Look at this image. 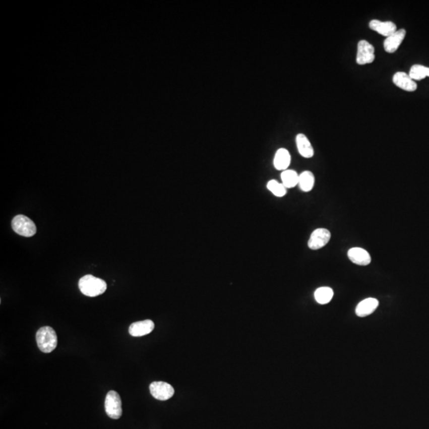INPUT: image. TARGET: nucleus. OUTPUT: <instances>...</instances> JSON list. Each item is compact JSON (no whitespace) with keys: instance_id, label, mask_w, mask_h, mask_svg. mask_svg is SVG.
Masks as SVG:
<instances>
[{"instance_id":"obj_1","label":"nucleus","mask_w":429,"mask_h":429,"mask_svg":"<svg viewBox=\"0 0 429 429\" xmlns=\"http://www.w3.org/2000/svg\"><path fill=\"white\" fill-rule=\"evenodd\" d=\"M79 289L85 296L95 297L105 292L107 283L99 277L88 274L80 279Z\"/></svg>"},{"instance_id":"obj_2","label":"nucleus","mask_w":429,"mask_h":429,"mask_svg":"<svg viewBox=\"0 0 429 429\" xmlns=\"http://www.w3.org/2000/svg\"><path fill=\"white\" fill-rule=\"evenodd\" d=\"M38 347L41 352L50 353L57 346L56 332L51 327H42L36 334Z\"/></svg>"},{"instance_id":"obj_3","label":"nucleus","mask_w":429,"mask_h":429,"mask_svg":"<svg viewBox=\"0 0 429 429\" xmlns=\"http://www.w3.org/2000/svg\"><path fill=\"white\" fill-rule=\"evenodd\" d=\"M12 228L15 233L24 237H31L37 232L35 223L27 216L18 215L14 218Z\"/></svg>"},{"instance_id":"obj_4","label":"nucleus","mask_w":429,"mask_h":429,"mask_svg":"<svg viewBox=\"0 0 429 429\" xmlns=\"http://www.w3.org/2000/svg\"><path fill=\"white\" fill-rule=\"evenodd\" d=\"M105 411L107 416L111 419H119L122 416V401L120 398L119 394L117 392H108L106 396L105 399Z\"/></svg>"},{"instance_id":"obj_5","label":"nucleus","mask_w":429,"mask_h":429,"mask_svg":"<svg viewBox=\"0 0 429 429\" xmlns=\"http://www.w3.org/2000/svg\"><path fill=\"white\" fill-rule=\"evenodd\" d=\"M375 47L369 41L361 40L358 41L357 49L356 62L360 66L371 64L375 59Z\"/></svg>"},{"instance_id":"obj_6","label":"nucleus","mask_w":429,"mask_h":429,"mask_svg":"<svg viewBox=\"0 0 429 429\" xmlns=\"http://www.w3.org/2000/svg\"><path fill=\"white\" fill-rule=\"evenodd\" d=\"M150 394L159 401L170 399L174 394V389L169 383L164 382H154L150 386Z\"/></svg>"},{"instance_id":"obj_7","label":"nucleus","mask_w":429,"mask_h":429,"mask_svg":"<svg viewBox=\"0 0 429 429\" xmlns=\"http://www.w3.org/2000/svg\"><path fill=\"white\" fill-rule=\"evenodd\" d=\"M331 232L328 229L318 228L312 233L308 246L311 250H319L324 248L331 239Z\"/></svg>"},{"instance_id":"obj_8","label":"nucleus","mask_w":429,"mask_h":429,"mask_svg":"<svg viewBox=\"0 0 429 429\" xmlns=\"http://www.w3.org/2000/svg\"><path fill=\"white\" fill-rule=\"evenodd\" d=\"M405 36H406V30L405 29H400L394 34L387 37L383 44L386 53H395L405 39Z\"/></svg>"},{"instance_id":"obj_9","label":"nucleus","mask_w":429,"mask_h":429,"mask_svg":"<svg viewBox=\"0 0 429 429\" xmlns=\"http://www.w3.org/2000/svg\"><path fill=\"white\" fill-rule=\"evenodd\" d=\"M369 27L371 30L376 31L378 34L384 36L386 38L395 33L397 30L395 23L391 21L383 22L378 19H373L370 22Z\"/></svg>"},{"instance_id":"obj_10","label":"nucleus","mask_w":429,"mask_h":429,"mask_svg":"<svg viewBox=\"0 0 429 429\" xmlns=\"http://www.w3.org/2000/svg\"><path fill=\"white\" fill-rule=\"evenodd\" d=\"M393 82L396 86L406 92H415L417 88L416 83L404 72L396 73L393 77Z\"/></svg>"},{"instance_id":"obj_11","label":"nucleus","mask_w":429,"mask_h":429,"mask_svg":"<svg viewBox=\"0 0 429 429\" xmlns=\"http://www.w3.org/2000/svg\"><path fill=\"white\" fill-rule=\"evenodd\" d=\"M154 323L150 320L139 321L131 324L129 328V333L134 337H140L146 336L151 333L154 330Z\"/></svg>"},{"instance_id":"obj_12","label":"nucleus","mask_w":429,"mask_h":429,"mask_svg":"<svg viewBox=\"0 0 429 429\" xmlns=\"http://www.w3.org/2000/svg\"><path fill=\"white\" fill-rule=\"evenodd\" d=\"M347 256L353 263L358 266H368L371 263V255L362 248H351L347 252Z\"/></svg>"},{"instance_id":"obj_13","label":"nucleus","mask_w":429,"mask_h":429,"mask_svg":"<svg viewBox=\"0 0 429 429\" xmlns=\"http://www.w3.org/2000/svg\"><path fill=\"white\" fill-rule=\"evenodd\" d=\"M296 144L298 152L303 158H313L314 155V150L310 141L305 135L298 134L296 136Z\"/></svg>"},{"instance_id":"obj_14","label":"nucleus","mask_w":429,"mask_h":429,"mask_svg":"<svg viewBox=\"0 0 429 429\" xmlns=\"http://www.w3.org/2000/svg\"><path fill=\"white\" fill-rule=\"evenodd\" d=\"M379 304V300L375 298H366L365 300L360 302L359 304L357 305L355 313H356L358 317H367L376 310Z\"/></svg>"},{"instance_id":"obj_15","label":"nucleus","mask_w":429,"mask_h":429,"mask_svg":"<svg viewBox=\"0 0 429 429\" xmlns=\"http://www.w3.org/2000/svg\"><path fill=\"white\" fill-rule=\"evenodd\" d=\"M291 163V155L289 151L285 148H280L277 150L274 158V168L277 170H286Z\"/></svg>"},{"instance_id":"obj_16","label":"nucleus","mask_w":429,"mask_h":429,"mask_svg":"<svg viewBox=\"0 0 429 429\" xmlns=\"http://www.w3.org/2000/svg\"><path fill=\"white\" fill-rule=\"evenodd\" d=\"M314 184H315V176L311 171H304L299 175L298 186L301 191L305 192V193L311 191Z\"/></svg>"},{"instance_id":"obj_17","label":"nucleus","mask_w":429,"mask_h":429,"mask_svg":"<svg viewBox=\"0 0 429 429\" xmlns=\"http://www.w3.org/2000/svg\"><path fill=\"white\" fill-rule=\"evenodd\" d=\"M281 181L286 189H291L297 186L299 181V175L292 169H286L281 172Z\"/></svg>"},{"instance_id":"obj_18","label":"nucleus","mask_w":429,"mask_h":429,"mask_svg":"<svg viewBox=\"0 0 429 429\" xmlns=\"http://www.w3.org/2000/svg\"><path fill=\"white\" fill-rule=\"evenodd\" d=\"M334 292L329 287H321L316 290L315 299L317 303L321 304H326L332 300Z\"/></svg>"},{"instance_id":"obj_19","label":"nucleus","mask_w":429,"mask_h":429,"mask_svg":"<svg viewBox=\"0 0 429 429\" xmlns=\"http://www.w3.org/2000/svg\"><path fill=\"white\" fill-rule=\"evenodd\" d=\"M409 77L413 81H421L425 77H429V68L421 65H414L411 67Z\"/></svg>"},{"instance_id":"obj_20","label":"nucleus","mask_w":429,"mask_h":429,"mask_svg":"<svg viewBox=\"0 0 429 429\" xmlns=\"http://www.w3.org/2000/svg\"><path fill=\"white\" fill-rule=\"evenodd\" d=\"M269 191L271 192L274 196L277 197H282L286 194L287 189L282 183L276 180H271L267 183L266 186Z\"/></svg>"}]
</instances>
